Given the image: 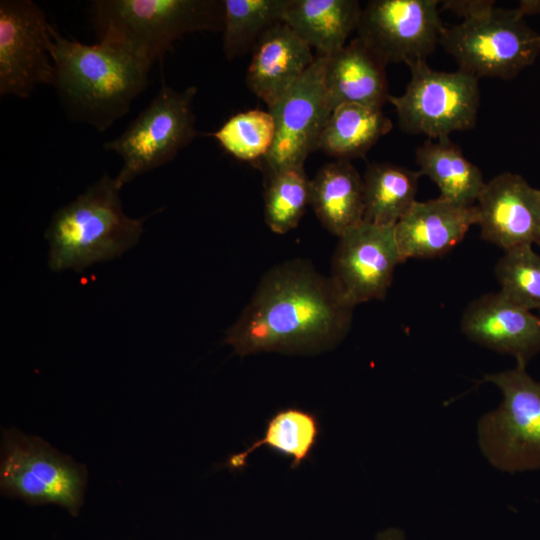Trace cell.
I'll use <instances>...</instances> for the list:
<instances>
[{
  "instance_id": "obj_1",
  "label": "cell",
  "mask_w": 540,
  "mask_h": 540,
  "mask_svg": "<svg viewBox=\"0 0 540 540\" xmlns=\"http://www.w3.org/2000/svg\"><path fill=\"white\" fill-rule=\"evenodd\" d=\"M353 310L339 297L330 277L308 261L291 260L262 277L224 342L241 356L316 353L344 339Z\"/></svg>"
},
{
  "instance_id": "obj_2",
  "label": "cell",
  "mask_w": 540,
  "mask_h": 540,
  "mask_svg": "<svg viewBox=\"0 0 540 540\" xmlns=\"http://www.w3.org/2000/svg\"><path fill=\"white\" fill-rule=\"evenodd\" d=\"M48 48L67 117L99 132L125 116L148 84L152 65L118 44L81 43L51 25Z\"/></svg>"
},
{
  "instance_id": "obj_3",
  "label": "cell",
  "mask_w": 540,
  "mask_h": 540,
  "mask_svg": "<svg viewBox=\"0 0 540 540\" xmlns=\"http://www.w3.org/2000/svg\"><path fill=\"white\" fill-rule=\"evenodd\" d=\"M121 188L116 177L104 174L53 215L45 233L51 270L81 271L120 256L138 242L146 217L124 213Z\"/></svg>"
},
{
  "instance_id": "obj_4",
  "label": "cell",
  "mask_w": 540,
  "mask_h": 540,
  "mask_svg": "<svg viewBox=\"0 0 540 540\" xmlns=\"http://www.w3.org/2000/svg\"><path fill=\"white\" fill-rule=\"evenodd\" d=\"M92 20L99 41L152 65L185 34L222 30L224 8L222 0H96Z\"/></svg>"
},
{
  "instance_id": "obj_5",
  "label": "cell",
  "mask_w": 540,
  "mask_h": 540,
  "mask_svg": "<svg viewBox=\"0 0 540 540\" xmlns=\"http://www.w3.org/2000/svg\"><path fill=\"white\" fill-rule=\"evenodd\" d=\"M440 45L458 69L480 77L505 80L532 65L540 53V34L524 21L518 8L494 6L444 26Z\"/></svg>"
},
{
  "instance_id": "obj_6",
  "label": "cell",
  "mask_w": 540,
  "mask_h": 540,
  "mask_svg": "<svg viewBox=\"0 0 540 540\" xmlns=\"http://www.w3.org/2000/svg\"><path fill=\"white\" fill-rule=\"evenodd\" d=\"M502 394L499 406L477 424L479 448L494 468L507 473L540 469V382L526 366L483 378Z\"/></svg>"
},
{
  "instance_id": "obj_7",
  "label": "cell",
  "mask_w": 540,
  "mask_h": 540,
  "mask_svg": "<svg viewBox=\"0 0 540 540\" xmlns=\"http://www.w3.org/2000/svg\"><path fill=\"white\" fill-rule=\"evenodd\" d=\"M84 466L40 438L10 429L3 433L0 489L28 504H55L77 516L86 486Z\"/></svg>"
},
{
  "instance_id": "obj_8",
  "label": "cell",
  "mask_w": 540,
  "mask_h": 540,
  "mask_svg": "<svg viewBox=\"0 0 540 540\" xmlns=\"http://www.w3.org/2000/svg\"><path fill=\"white\" fill-rule=\"evenodd\" d=\"M411 77L400 96L389 97L400 128L429 139L472 129L480 106L478 78L457 70L432 69L426 60L409 66Z\"/></svg>"
},
{
  "instance_id": "obj_9",
  "label": "cell",
  "mask_w": 540,
  "mask_h": 540,
  "mask_svg": "<svg viewBox=\"0 0 540 540\" xmlns=\"http://www.w3.org/2000/svg\"><path fill=\"white\" fill-rule=\"evenodd\" d=\"M194 86L178 91L163 85L149 105L115 139L107 151L122 159L116 179L123 187L139 175L165 165L196 136Z\"/></svg>"
},
{
  "instance_id": "obj_10",
  "label": "cell",
  "mask_w": 540,
  "mask_h": 540,
  "mask_svg": "<svg viewBox=\"0 0 540 540\" xmlns=\"http://www.w3.org/2000/svg\"><path fill=\"white\" fill-rule=\"evenodd\" d=\"M438 0H373L362 9L357 38L386 66L426 60L444 25Z\"/></svg>"
},
{
  "instance_id": "obj_11",
  "label": "cell",
  "mask_w": 540,
  "mask_h": 540,
  "mask_svg": "<svg viewBox=\"0 0 540 540\" xmlns=\"http://www.w3.org/2000/svg\"><path fill=\"white\" fill-rule=\"evenodd\" d=\"M328 56L318 55L300 79L269 108L275 138L267 155L256 166L267 176L291 167H304L315 150L331 112L324 76Z\"/></svg>"
},
{
  "instance_id": "obj_12",
  "label": "cell",
  "mask_w": 540,
  "mask_h": 540,
  "mask_svg": "<svg viewBox=\"0 0 540 540\" xmlns=\"http://www.w3.org/2000/svg\"><path fill=\"white\" fill-rule=\"evenodd\" d=\"M51 24L31 0L0 1V95L30 97L38 85H54L48 43Z\"/></svg>"
},
{
  "instance_id": "obj_13",
  "label": "cell",
  "mask_w": 540,
  "mask_h": 540,
  "mask_svg": "<svg viewBox=\"0 0 540 540\" xmlns=\"http://www.w3.org/2000/svg\"><path fill=\"white\" fill-rule=\"evenodd\" d=\"M338 238L330 279L339 297L354 308L383 300L396 266L403 262L395 226L362 221Z\"/></svg>"
},
{
  "instance_id": "obj_14",
  "label": "cell",
  "mask_w": 540,
  "mask_h": 540,
  "mask_svg": "<svg viewBox=\"0 0 540 540\" xmlns=\"http://www.w3.org/2000/svg\"><path fill=\"white\" fill-rule=\"evenodd\" d=\"M481 238L504 251L540 247V189L503 172L488 181L475 204Z\"/></svg>"
},
{
  "instance_id": "obj_15",
  "label": "cell",
  "mask_w": 540,
  "mask_h": 540,
  "mask_svg": "<svg viewBox=\"0 0 540 540\" xmlns=\"http://www.w3.org/2000/svg\"><path fill=\"white\" fill-rule=\"evenodd\" d=\"M461 331L478 345L514 357L516 364L526 366L540 353V316L500 291L484 294L467 305Z\"/></svg>"
},
{
  "instance_id": "obj_16",
  "label": "cell",
  "mask_w": 540,
  "mask_h": 540,
  "mask_svg": "<svg viewBox=\"0 0 540 540\" xmlns=\"http://www.w3.org/2000/svg\"><path fill=\"white\" fill-rule=\"evenodd\" d=\"M477 223V211L441 197L416 201L395 224V237L403 262L409 258H437L460 243Z\"/></svg>"
},
{
  "instance_id": "obj_17",
  "label": "cell",
  "mask_w": 540,
  "mask_h": 540,
  "mask_svg": "<svg viewBox=\"0 0 540 540\" xmlns=\"http://www.w3.org/2000/svg\"><path fill=\"white\" fill-rule=\"evenodd\" d=\"M246 82L271 108L300 79L315 57L284 22L267 30L253 48Z\"/></svg>"
},
{
  "instance_id": "obj_18",
  "label": "cell",
  "mask_w": 540,
  "mask_h": 540,
  "mask_svg": "<svg viewBox=\"0 0 540 540\" xmlns=\"http://www.w3.org/2000/svg\"><path fill=\"white\" fill-rule=\"evenodd\" d=\"M385 68L357 37L329 56L324 84L330 112L345 103L382 108L390 97Z\"/></svg>"
},
{
  "instance_id": "obj_19",
  "label": "cell",
  "mask_w": 540,
  "mask_h": 540,
  "mask_svg": "<svg viewBox=\"0 0 540 540\" xmlns=\"http://www.w3.org/2000/svg\"><path fill=\"white\" fill-rule=\"evenodd\" d=\"M310 205L322 225L340 237L363 221V178L350 161L325 164L311 179Z\"/></svg>"
},
{
  "instance_id": "obj_20",
  "label": "cell",
  "mask_w": 540,
  "mask_h": 540,
  "mask_svg": "<svg viewBox=\"0 0 540 540\" xmlns=\"http://www.w3.org/2000/svg\"><path fill=\"white\" fill-rule=\"evenodd\" d=\"M361 11L356 0H291L283 22L318 55L329 57L347 44Z\"/></svg>"
},
{
  "instance_id": "obj_21",
  "label": "cell",
  "mask_w": 540,
  "mask_h": 540,
  "mask_svg": "<svg viewBox=\"0 0 540 540\" xmlns=\"http://www.w3.org/2000/svg\"><path fill=\"white\" fill-rule=\"evenodd\" d=\"M415 160L420 174L438 187L439 197L461 207L476 204L486 184L482 172L449 137L425 141L416 149Z\"/></svg>"
},
{
  "instance_id": "obj_22",
  "label": "cell",
  "mask_w": 540,
  "mask_h": 540,
  "mask_svg": "<svg viewBox=\"0 0 540 540\" xmlns=\"http://www.w3.org/2000/svg\"><path fill=\"white\" fill-rule=\"evenodd\" d=\"M392 129L382 108L345 103L336 107L321 132L318 149L347 160L362 157Z\"/></svg>"
},
{
  "instance_id": "obj_23",
  "label": "cell",
  "mask_w": 540,
  "mask_h": 540,
  "mask_svg": "<svg viewBox=\"0 0 540 540\" xmlns=\"http://www.w3.org/2000/svg\"><path fill=\"white\" fill-rule=\"evenodd\" d=\"M421 176L419 171L393 163H370L363 177V221L395 226L417 201Z\"/></svg>"
},
{
  "instance_id": "obj_24",
  "label": "cell",
  "mask_w": 540,
  "mask_h": 540,
  "mask_svg": "<svg viewBox=\"0 0 540 540\" xmlns=\"http://www.w3.org/2000/svg\"><path fill=\"white\" fill-rule=\"evenodd\" d=\"M319 432V422L312 413L295 407L280 410L267 422L263 437L244 451L231 456L227 465L230 468H241L254 450L267 446L291 458V468H296L310 456Z\"/></svg>"
},
{
  "instance_id": "obj_25",
  "label": "cell",
  "mask_w": 540,
  "mask_h": 540,
  "mask_svg": "<svg viewBox=\"0 0 540 540\" xmlns=\"http://www.w3.org/2000/svg\"><path fill=\"white\" fill-rule=\"evenodd\" d=\"M223 52L228 60L253 50L261 36L283 22L291 0H222Z\"/></svg>"
},
{
  "instance_id": "obj_26",
  "label": "cell",
  "mask_w": 540,
  "mask_h": 540,
  "mask_svg": "<svg viewBox=\"0 0 540 540\" xmlns=\"http://www.w3.org/2000/svg\"><path fill=\"white\" fill-rule=\"evenodd\" d=\"M265 221L278 234L294 229L311 200V180L304 167H291L267 176Z\"/></svg>"
},
{
  "instance_id": "obj_27",
  "label": "cell",
  "mask_w": 540,
  "mask_h": 540,
  "mask_svg": "<svg viewBox=\"0 0 540 540\" xmlns=\"http://www.w3.org/2000/svg\"><path fill=\"white\" fill-rule=\"evenodd\" d=\"M211 136L235 158L256 165L273 145L275 123L269 111L248 110L230 117Z\"/></svg>"
},
{
  "instance_id": "obj_28",
  "label": "cell",
  "mask_w": 540,
  "mask_h": 540,
  "mask_svg": "<svg viewBox=\"0 0 540 540\" xmlns=\"http://www.w3.org/2000/svg\"><path fill=\"white\" fill-rule=\"evenodd\" d=\"M500 292L512 302L540 314V255L533 246H521L507 251L494 269Z\"/></svg>"
},
{
  "instance_id": "obj_29",
  "label": "cell",
  "mask_w": 540,
  "mask_h": 540,
  "mask_svg": "<svg viewBox=\"0 0 540 540\" xmlns=\"http://www.w3.org/2000/svg\"><path fill=\"white\" fill-rule=\"evenodd\" d=\"M441 3L443 9H448L463 19L476 15L495 5L494 1L489 0H449L442 1Z\"/></svg>"
},
{
  "instance_id": "obj_30",
  "label": "cell",
  "mask_w": 540,
  "mask_h": 540,
  "mask_svg": "<svg viewBox=\"0 0 540 540\" xmlns=\"http://www.w3.org/2000/svg\"><path fill=\"white\" fill-rule=\"evenodd\" d=\"M374 540H406V538L401 529L391 527L379 532Z\"/></svg>"
},
{
  "instance_id": "obj_31",
  "label": "cell",
  "mask_w": 540,
  "mask_h": 540,
  "mask_svg": "<svg viewBox=\"0 0 540 540\" xmlns=\"http://www.w3.org/2000/svg\"><path fill=\"white\" fill-rule=\"evenodd\" d=\"M518 9L524 17L530 14L540 13V1H521Z\"/></svg>"
}]
</instances>
